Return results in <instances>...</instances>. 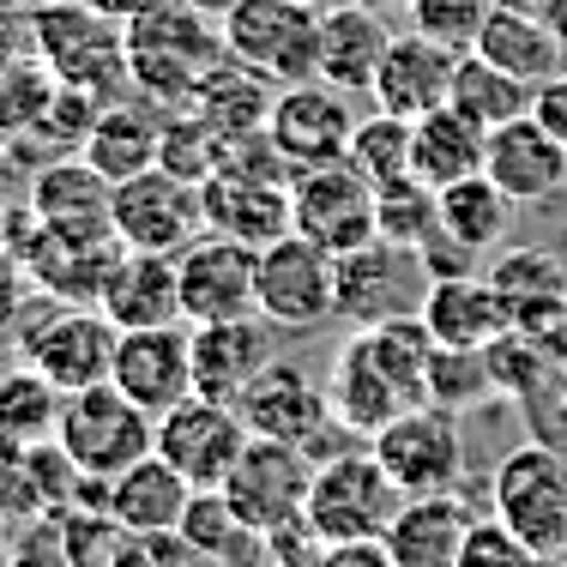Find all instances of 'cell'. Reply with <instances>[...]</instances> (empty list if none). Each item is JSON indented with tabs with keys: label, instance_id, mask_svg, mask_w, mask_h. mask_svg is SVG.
<instances>
[{
	"label": "cell",
	"instance_id": "obj_56",
	"mask_svg": "<svg viewBox=\"0 0 567 567\" xmlns=\"http://www.w3.org/2000/svg\"><path fill=\"white\" fill-rule=\"evenodd\" d=\"M532 567H567V544H549V549H537Z\"/></svg>",
	"mask_w": 567,
	"mask_h": 567
},
{
	"label": "cell",
	"instance_id": "obj_13",
	"mask_svg": "<svg viewBox=\"0 0 567 567\" xmlns=\"http://www.w3.org/2000/svg\"><path fill=\"white\" fill-rule=\"evenodd\" d=\"M369 447L399 483V495H447L465 483V435H458V411L447 404H416L393 416Z\"/></svg>",
	"mask_w": 567,
	"mask_h": 567
},
{
	"label": "cell",
	"instance_id": "obj_40",
	"mask_svg": "<svg viewBox=\"0 0 567 567\" xmlns=\"http://www.w3.org/2000/svg\"><path fill=\"white\" fill-rule=\"evenodd\" d=\"M374 212H381V236L399 241V248H423L441 229V194L429 182H416V175L374 187Z\"/></svg>",
	"mask_w": 567,
	"mask_h": 567
},
{
	"label": "cell",
	"instance_id": "obj_47",
	"mask_svg": "<svg viewBox=\"0 0 567 567\" xmlns=\"http://www.w3.org/2000/svg\"><path fill=\"white\" fill-rule=\"evenodd\" d=\"M532 556H537V549L489 513V519H477L465 532V549H458L453 567H532Z\"/></svg>",
	"mask_w": 567,
	"mask_h": 567
},
{
	"label": "cell",
	"instance_id": "obj_21",
	"mask_svg": "<svg viewBox=\"0 0 567 567\" xmlns=\"http://www.w3.org/2000/svg\"><path fill=\"white\" fill-rule=\"evenodd\" d=\"M423 327L435 332V344L453 350H489L495 339L513 332V302L502 296V284L489 272H453V278H429L423 296Z\"/></svg>",
	"mask_w": 567,
	"mask_h": 567
},
{
	"label": "cell",
	"instance_id": "obj_28",
	"mask_svg": "<svg viewBox=\"0 0 567 567\" xmlns=\"http://www.w3.org/2000/svg\"><path fill=\"white\" fill-rule=\"evenodd\" d=\"M386 43H393L386 12H369L357 0H332L320 12V79L357 97V91L374 85V73L386 61Z\"/></svg>",
	"mask_w": 567,
	"mask_h": 567
},
{
	"label": "cell",
	"instance_id": "obj_46",
	"mask_svg": "<svg viewBox=\"0 0 567 567\" xmlns=\"http://www.w3.org/2000/svg\"><path fill=\"white\" fill-rule=\"evenodd\" d=\"M31 513H49L43 483H37V453L24 441L0 435V519H31Z\"/></svg>",
	"mask_w": 567,
	"mask_h": 567
},
{
	"label": "cell",
	"instance_id": "obj_51",
	"mask_svg": "<svg viewBox=\"0 0 567 567\" xmlns=\"http://www.w3.org/2000/svg\"><path fill=\"white\" fill-rule=\"evenodd\" d=\"M24 55H37V49H31V12L0 7V66H12Z\"/></svg>",
	"mask_w": 567,
	"mask_h": 567
},
{
	"label": "cell",
	"instance_id": "obj_59",
	"mask_svg": "<svg viewBox=\"0 0 567 567\" xmlns=\"http://www.w3.org/2000/svg\"><path fill=\"white\" fill-rule=\"evenodd\" d=\"M495 7H532V12H537V7H544V0H495Z\"/></svg>",
	"mask_w": 567,
	"mask_h": 567
},
{
	"label": "cell",
	"instance_id": "obj_14",
	"mask_svg": "<svg viewBox=\"0 0 567 567\" xmlns=\"http://www.w3.org/2000/svg\"><path fill=\"white\" fill-rule=\"evenodd\" d=\"M248 441H254L248 416L224 399H206V393H187L175 411L157 416V453H164L194 489H224L229 465L241 458Z\"/></svg>",
	"mask_w": 567,
	"mask_h": 567
},
{
	"label": "cell",
	"instance_id": "obj_10",
	"mask_svg": "<svg viewBox=\"0 0 567 567\" xmlns=\"http://www.w3.org/2000/svg\"><path fill=\"white\" fill-rule=\"evenodd\" d=\"M110 224L121 248H145V254H182L206 236V199L199 182H182L164 164L115 182L110 199Z\"/></svg>",
	"mask_w": 567,
	"mask_h": 567
},
{
	"label": "cell",
	"instance_id": "obj_4",
	"mask_svg": "<svg viewBox=\"0 0 567 567\" xmlns=\"http://www.w3.org/2000/svg\"><path fill=\"white\" fill-rule=\"evenodd\" d=\"M31 49L61 85L97 97H115V85L127 79V24L85 0H43L31 12Z\"/></svg>",
	"mask_w": 567,
	"mask_h": 567
},
{
	"label": "cell",
	"instance_id": "obj_26",
	"mask_svg": "<svg viewBox=\"0 0 567 567\" xmlns=\"http://www.w3.org/2000/svg\"><path fill=\"white\" fill-rule=\"evenodd\" d=\"M97 308L115 320L121 332L133 327H169L182 320V272L175 254H145V248H121L110 278H103Z\"/></svg>",
	"mask_w": 567,
	"mask_h": 567
},
{
	"label": "cell",
	"instance_id": "obj_11",
	"mask_svg": "<svg viewBox=\"0 0 567 567\" xmlns=\"http://www.w3.org/2000/svg\"><path fill=\"white\" fill-rule=\"evenodd\" d=\"M489 513L519 532L532 549L567 544V453H556L549 441H525L495 465L489 483Z\"/></svg>",
	"mask_w": 567,
	"mask_h": 567
},
{
	"label": "cell",
	"instance_id": "obj_12",
	"mask_svg": "<svg viewBox=\"0 0 567 567\" xmlns=\"http://www.w3.org/2000/svg\"><path fill=\"white\" fill-rule=\"evenodd\" d=\"M290 224L296 236L320 241L327 254H350L362 241L381 236V212H374V182L350 157L339 164H315L290 175Z\"/></svg>",
	"mask_w": 567,
	"mask_h": 567
},
{
	"label": "cell",
	"instance_id": "obj_35",
	"mask_svg": "<svg viewBox=\"0 0 567 567\" xmlns=\"http://www.w3.org/2000/svg\"><path fill=\"white\" fill-rule=\"evenodd\" d=\"M532 97L537 91L525 85V79H513L507 66H495L489 55H477V49H465L453 66V91H447V103L458 115H471L483 133H495V127H507V121H519V115H532Z\"/></svg>",
	"mask_w": 567,
	"mask_h": 567
},
{
	"label": "cell",
	"instance_id": "obj_45",
	"mask_svg": "<svg viewBox=\"0 0 567 567\" xmlns=\"http://www.w3.org/2000/svg\"><path fill=\"white\" fill-rule=\"evenodd\" d=\"M404 12H411V31H423V37H435V43L465 55V49H477L495 0H411Z\"/></svg>",
	"mask_w": 567,
	"mask_h": 567
},
{
	"label": "cell",
	"instance_id": "obj_36",
	"mask_svg": "<svg viewBox=\"0 0 567 567\" xmlns=\"http://www.w3.org/2000/svg\"><path fill=\"white\" fill-rule=\"evenodd\" d=\"M441 229H447L453 241H465L471 254H489L507 241L513 229V199L495 187V175H465V182L441 187Z\"/></svg>",
	"mask_w": 567,
	"mask_h": 567
},
{
	"label": "cell",
	"instance_id": "obj_23",
	"mask_svg": "<svg viewBox=\"0 0 567 567\" xmlns=\"http://www.w3.org/2000/svg\"><path fill=\"white\" fill-rule=\"evenodd\" d=\"M272 320L266 315H236V320H206L194 327V393L236 404L248 381L278 357L272 350Z\"/></svg>",
	"mask_w": 567,
	"mask_h": 567
},
{
	"label": "cell",
	"instance_id": "obj_33",
	"mask_svg": "<svg viewBox=\"0 0 567 567\" xmlns=\"http://www.w3.org/2000/svg\"><path fill=\"white\" fill-rule=\"evenodd\" d=\"M157 145H164V115H152L145 103H103L97 121H91L85 157L97 164L110 182H127V175L157 164Z\"/></svg>",
	"mask_w": 567,
	"mask_h": 567
},
{
	"label": "cell",
	"instance_id": "obj_54",
	"mask_svg": "<svg viewBox=\"0 0 567 567\" xmlns=\"http://www.w3.org/2000/svg\"><path fill=\"white\" fill-rule=\"evenodd\" d=\"M85 7H97V12H110V19H121V24H127L133 12H145L152 0H85Z\"/></svg>",
	"mask_w": 567,
	"mask_h": 567
},
{
	"label": "cell",
	"instance_id": "obj_30",
	"mask_svg": "<svg viewBox=\"0 0 567 567\" xmlns=\"http://www.w3.org/2000/svg\"><path fill=\"white\" fill-rule=\"evenodd\" d=\"M483 164H489V133L471 115H458L453 103L411 121V175L429 182L435 194L465 182V175H483Z\"/></svg>",
	"mask_w": 567,
	"mask_h": 567
},
{
	"label": "cell",
	"instance_id": "obj_7",
	"mask_svg": "<svg viewBox=\"0 0 567 567\" xmlns=\"http://www.w3.org/2000/svg\"><path fill=\"white\" fill-rule=\"evenodd\" d=\"M254 315H266L278 332H315L339 320V254H327L296 229L266 241L260 278H254Z\"/></svg>",
	"mask_w": 567,
	"mask_h": 567
},
{
	"label": "cell",
	"instance_id": "obj_42",
	"mask_svg": "<svg viewBox=\"0 0 567 567\" xmlns=\"http://www.w3.org/2000/svg\"><path fill=\"white\" fill-rule=\"evenodd\" d=\"M483 399H502L495 393V374H489V350L435 344V362H429V404L471 411V404H483Z\"/></svg>",
	"mask_w": 567,
	"mask_h": 567
},
{
	"label": "cell",
	"instance_id": "obj_32",
	"mask_svg": "<svg viewBox=\"0 0 567 567\" xmlns=\"http://www.w3.org/2000/svg\"><path fill=\"white\" fill-rule=\"evenodd\" d=\"M477 55H489L495 66H507V73L525 79L532 91L567 66L556 31H549L544 12H532V7H495L489 24H483V37H477Z\"/></svg>",
	"mask_w": 567,
	"mask_h": 567
},
{
	"label": "cell",
	"instance_id": "obj_61",
	"mask_svg": "<svg viewBox=\"0 0 567 567\" xmlns=\"http://www.w3.org/2000/svg\"><path fill=\"white\" fill-rule=\"evenodd\" d=\"M302 7H320V12H327V7H332V0H302Z\"/></svg>",
	"mask_w": 567,
	"mask_h": 567
},
{
	"label": "cell",
	"instance_id": "obj_38",
	"mask_svg": "<svg viewBox=\"0 0 567 567\" xmlns=\"http://www.w3.org/2000/svg\"><path fill=\"white\" fill-rule=\"evenodd\" d=\"M66 567H152V537L115 513H61Z\"/></svg>",
	"mask_w": 567,
	"mask_h": 567
},
{
	"label": "cell",
	"instance_id": "obj_2",
	"mask_svg": "<svg viewBox=\"0 0 567 567\" xmlns=\"http://www.w3.org/2000/svg\"><path fill=\"white\" fill-rule=\"evenodd\" d=\"M224 55V24L194 12L187 0H152L127 19V85H140L145 103L187 110L199 79Z\"/></svg>",
	"mask_w": 567,
	"mask_h": 567
},
{
	"label": "cell",
	"instance_id": "obj_39",
	"mask_svg": "<svg viewBox=\"0 0 567 567\" xmlns=\"http://www.w3.org/2000/svg\"><path fill=\"white\" fill-rule=\"evenodd\" d=\"M182 537L206 544L212 556H224L236 567H260L266 561V537L229 507L224 489H194V502H187V513H182Z\"/></svg>",
	"mask_w": 567,
	"mask_h": 567
},
{
	"label": "cell",
	"instance_id": "obj_22",
	"mask_svg": "<svg viewBox=\"0 0 567 567\" xmlns=\"http://www.w3.org/2000/svg\"><path fill=\"white\" fill-rule=\"evenodd\" d=\"M483 169L495 175V187L513 206H549V199L567 194V145L537 115H519L507 127H495Z\"/></svg>",
	"mask_w": 567,
	"mask_h": 567
},
{
	"label": "cell",
	"instance_id": "obj_57",
	"mask_svg": "<svg viewBox=\"0 0 567 567\" xmlns=\"http://www.w3.org/2000/svg\"><path fill=\"white\" fill-rule=\"evenodd\" d=\"M357 7H369V12H404L411 0H357Z\"/></svg>",
	"mask_w": 567,
	"mask_h": 567
},
{
	"label": "cell",
	"instance_id": "obj_3",
	"mask_svg": "<svg viewBox=\"0 0 567 567\" xmlns=\"http://www.w3.org/2000/svg\"><path fill=\"white\" fill-rule=\"evenodd\" d=\"M115 339H121V327L97 302H61V296H43V290H37V302L24 296L19 320H12L19 357L31 362V369H43L61 393L110 381Z\"/></svg>",
	"mask_w": 567,
	"mask_h": 567
},
{
	"label": "cell",
	"instance_id": "obj_58",
	"mask_svg": "<svg viewBox=\"0 0 567 567\" xmlns=\"http://www.w3.org/2000/svg\"><path fill=\"white\" fill-rule=\"evenodd\" d=\"M0 567H19V561H12V544H7V537H0Z\"/></svg>",
	"mask_w": 567,
	"mask_h": 567
},
{
	"label": "cell",
	"instance_id": "obj_50",
	"mask_svg": "<svg viewBox=\"0 0 567 567\" xmlns=\"http://www.w3.org/2000/svg\"><path fill=\"white\" fill-rule=\"evenodd\" d=\"M532 115L544 121L549 133H556V140L567 145V66L556 79H544V85H537V97H532Z\"/></svg>",
	"mask_w": 567,
	"mask_h": 567
},
{
	"label": "cell",
	"instance_id": "obj_27",
	"mask_svg": "<svg viewBox=\"0 0 567 567\" xmlns=\"http://www.w3.org/2000/svg\"><path fill=\"white\" fill-rule=\"evenodd\" d=\"M110 199H115V182H110L97 164H91L85 152L49 164V169L31 182V212H37L49 229H66V236H115Z\"/></svg>",
	"mask_w": 567,
	"mask_h": 567
},
{
	"label": "cell",
	"instance_id": "obj_55",
	"mask_svg": "<svg viewBox=\"0 0 567 567\" xmlns=\"http://www.w3.org/2000/svg\"><path fill=\"white\" fill-rule=\"evenodd\" d=\"M187 7H194V12H206V19H218V24H224L229 12L241 7V0H187Z\"/></svg>",
	"mask_w": 567,
	"mask_h": 567
},
{
	"label": "cell",
	"instance_id": "obj_5",
	"mask_svg": "<svg viewBox=\"0 0 567 567\" xmlns=\"http://www.w3.org/2000/svg\"><path fill=\"white\" fill-rule=\"evenodd\" d=\"M399 483L386 477V465L374 458V447H339L327 458H315V483H308V507L302 519L315 525L327 544L344 537H381L399 513Z\"/></svg>",
	"mask_w": 567,
	"mask_h": 567
},
{
	"label": "cell",
	"instance_id": "obj_43",
	"mask_svg": "<svg viewBox=\"0 0 567 567\" xmlns=\"http://www.w3.org/2000/svg\"><path fill=\"white\" fill-rule=\"evenodd\" d=\"M157 164L182 182H206L218 169V127L194 110H175L164 115V145H157Z\"/></svg>",
	"mask_w": 567,
	"mask_h": 567
},
{
	"label": "cell",
	"instance_id": "obj_20",
	"mask_svg": "<svg viewBox=\"0 0 567 567\" xmlns=\"http://www.w3.org/2000/svg\"><path fill=\"white\" fill-rule=\"evenodd\" d=\"M110 381L127 393L140 411L164 416L194 393V327H133L115 339V369Z\"/></svg>",
	"mask_w": 567,
	"mask_h": 567
},
{
	"label": "cell",
	"instance_id": "obj_8",
	"mask_svg": "<svg viewBox=\"0 0 567 567\" xmlns=\"http://www.w3.org/2000/svg\"><path fill=\"white\" fill-rule=\"evenodd\" d=\"M224 49L241 66L266 73L272 85L320 79V7L302 0H241L224 19Z\"/></svg>",
	"mask_w": 567,
	"mask_h": 567
},
{
	"label": "cell",
	"instance_id": "obj_41",
	"mask_svg": "<svg viewBox=\"0 0 567 567\" xmlns=\"http://www.w3.org/2000/svg\"><path fill=\"white\" fill-rule=\"evenodd\" d=\"M350 164L369 175L374 187L411 175V121H404V115H386V110L362 115L357 133H350Z\"/></svg>",
	"mask_w": 567,
	"mask_h": 567
},
{
	"label": "cell",
	"instance_id": "obj_16",
	"mask_svg": "<svg viewBox=\"0 0 567 567\" xmlns=\"http://www.w3.org/2000/svg\"><path fill=\"white\" fill-rule=\"evenodd\" d=\"M308 483H315V453L290 447V441L254 435L248 447H241V458L229 465L224 495H229V507H236L241 519L266 537V532H278V525L302 519Z\"/></svg>",
	"mask_w": 567,
	"mask_h": 567
},
{
	"label": "cell",
	"instance_id": "obj_24",
	"mask_svg": "<svg viewBox=\"0 0 567 567\" xmlns=\"http://www.w3.org/2000/svg\"><path fill=\"white\" fill-rule=\"evenodd\" d=\"M453 66H458V49L435 43V37H423V31L393 37V43H386L381 73H374V85H369L374 110L404 115V121L441 110L447 91H453Z\"/></svg>",
	"mask_w": 567,
	"mask_h": 567
},
{
	"label": "cell",
	"instance_id": "obj_44",
	"mask_svg": "<svg viewBox=\"0 0 567 567\" xmlns=\"http://www.w3.org/2000/svg\"><path fill=\"white\" fill-rule=\"evenodd\" d=\"M55 85H61V79L49 73L37 55L0 66V133H31L37 121H43L49 97H55Z\"/></svg>",
	"mask_w": 567,
	"mask_h": 567
},
{
	"label": "cell",
	"instance_id": "obj_17",
	"mask_svg": "<svg viewBox=\"0 0 567 567\" xmlns=\"http://www.w3.org/2000/svg\"><path fill=\"white\" fill-rule=\"evenodd\" d=\"M357 110H350V91L327 85V79H308V85H284L266 115V133L284 152L290 169H315V164H339L350 157V133H357Z\"/></svg>",
	"mask_w": 567,
	"mask_h": 567
},
{
	"label": "cell",
	"instance_id": "obj_37",
	"mask_svg": "<svg viewBox=\"0 0 567 567\" xmlns=\"http://www.w3.org/2000/svg\"><path fill=\"white\" fill-rule=\"evenodd\" d=\"M61 404H66L61 386L49 381L43 369H31V362L19 357L7 374H0V435H7V441H24V447H37V441H55Z\"/></svg>",
	"mask_w": 567,
	"mask_h": 567
},
{
	"label": "cell",
	"instance_id": "obj_31",
	"mask_svg": "<svg viewBox=\"0 0 567 567\" xmlns=\"http://www.w3.org/2000/svg\"><path fill=\"white\" fill-rule=\"evenodd\" d=\"M187 502H194V483H187L164 453H145V458H133L121 477H110V513L145 537L182 532Z\"/></svg>",
	"mask_w": 567,
	"mask_h": 567
},
{
	"label": "cell",
	"instance_id": "obj_18",
	"mask_svg": "<svg viewBox=\"0 0 567 567\" xmlns=\"http://www.w3.org/2000/svg\"><path fill=\"white\" fill-rule=\"evenodd\" d=\"M12 254H19L24 278H31L43 296H61V302H97L121 241L115 236H66V229H49L31 212V218H19V229H12Z\"/></svg>",
	"mask_w": 567,
	"mask_h": 567
},
{
	"label": "cell",
	"instance_id": "obj_1",
	"mask_svg": "<svg viewBox=\"0 0 567 567\" xmlns=\"http://www.w3.org/2000/svg\"><path fill=\"white\" fill-rule=\"evenodd\" d=\"M429 362H435V332L423 327V315H393L357 327L332 357L327 399L339 429L357 441H374L393 416L429 404Z\"/></svg>",
	"mask_w": 567,
	"mask_h": 567
},
{
	"label": "cell",
	"instance_id": "obj_49",
	"mask_svg": "<svg viewBox=\"0 0 567 567\" xmlns=\"http://www.w3.org/2000/svg\"><path fill=\"white\" fill-rule=\"evenodd\" d=\"M315 567H399L386 537H344V544H327Z\"/></svg>",
	"mask_w": 567,
	"mask_h": 567
},
{
	"label": "cell",
	"instance_id": "obj_60",
	"mask_svg": "<svg viewBox=\"0 0 567 567\" xmlns=\"http://www.w3.org/2000/svg\"><path fill=\"white\" fill-rule=\"evenodd\" d=\"M0 229H7V194H0Z\"/></svg>",
	"mask_w": 567,
	"mask_h": 567
},
{
	"label": "cell",
	"instance_id": "obj_29",
	"mask_svg": "<svg viewBox=\"0 0 567 567\" xmlns=\"http://www.w3.org/2000/svg\"><path fill=\"white\" fill-rule=\"evenodd\" d=\"M471 507L458 502V489L447 495H404L393 525H386V549H393L399 567H453L458 549H465V532H471Z\"/></svg>",
	"mask_w": 567,
	"mask_h": 567
},
{
	"label": "cell",
	"instance_id": "obj_19",
	"mask_svg": "<svg viewBox=\"0 0 567 567\" xmlns=\"http://www.w3.org/2000/svg\"><path fill=\"white\" fill-rule=\"evenodd\" d=\"M175 272H182V320H187V327L254 315V278H260V248H248V241L206 229V236H199L194 248L175 254Z\"/></svg>",
	"mask_w": 567,
	"mask_h": 567
},
{
	"label": "cell",
	"instance_id": "obj_25",
	"mask_svg": "<svg viewBox=\"0 0 567 567\" xmlns=\"http://www.w3.org/2000/svg\"><path fill=\"white\" fill-rule=\"evenodd\" d=\"M199 199H206V229L218 236H236L248 248H266V241L290 236V182H272V175H236V169H212L199 182Z\"/></svg>",
	"mask_w": 567,
	"mask_h": 567
},
{
	"label": "cell",
	"instance_id": "obj_62",
	"mask_svg": "<svg viewBox=\"0 0 567 567\" xmlns=\"http://www.w3.org/2000/svg\"><path fill=\"white\" fill-rule=\"evenodd\" d=\"M561 393H567V386H561Z\"/></svg>",
	"mask_w": 567,
	"mask_h": 567
},
{
	"label": "cell",
	"instance_id": "obj_34",
	"mask_svg": "<svg viewBox=\"0 0 567 567\" xmlns=\"http://www.w3.org/2000/svg\"><path fill=\"white\" fill-rule=\"evenodd\" d=\"M272 97H278L272 79L254 73V66H241L236 55H224L206 79H199V91H194V103H187V110L206 115L212 127H218V140H224V133L266 127V115H272Z\"/></svg>",
	"mask_w": 567,
	"mask_h": 567
},
{
	"label": "cell",
	"instance_id": "obj_53",
	"mask_svg": "<svg viewBox=\"0 0 567 567\" xmlns=\"http://www.w3.org/2000/svg\"><path fill=\"white\" fill-rule=\"evenodd\" d=\"M537 12H544V24L556 31V43H561V61H567V0H544Z\"/></svg>",
	"mask_w": 567,
	"mask_h": 567
},
{
	"label": "cell",
	"instance_id": "obj_9",
	"mask_svg": "<svg viewBox=\"0 0 567 567\" xmlns=\"http://www.w3.org/2000/svg\"><path fill=\"white\" fill-rule=\"evenodd\" d=\"M236 411L248 416L254 435L290 441V447H308L315 458L339 453L332 441L350 435V429H339V416H332L327 381H315L302 362H284V357H272L260 374H254L248 393L236 399ZM350 441H357V435H350Z\"/></svg>",
	"mask_w": 567,
	"mask_h": 567
},
{
	"label": "cell",
	"instance_id": "obj_48",
	"mask_svg": "<svg viewBox=\"0 0 567 567\" xmlns=\"http://www.w3.org/2000/svg\"><path fill=\"white\" fill-rule=\"evenodd\" d=\"M152 567H236V561L212 556L206 544H194V537H182V532H157L152 537Z\"/></svg>",
	"mask_w": 567,
	"mask_h": 567
},
{
	"label": "cell",
	"instance_id": "obj_6",
	"mask_svg": "<svg viewBox=\"0 0 567 567\" xmlns=\"http://www.w3.org/2000/svg\"><path fill=\"white\" fill-rule=\"evenodd\" d=\"M55 441L66 447V458H73L79 471H91V477H121L133 458L157 453V416L140 411L115 381H97V386L66 393Z\"/></svg>",
	"mask_w": 567,
	"mask_h": 567
},
{
	"label": "cell",
	"instance_id": "obj_52",
	"mask_svg": "<svg viewBox=\"0 0 567 567\" xmlns=\"http://www.w3.org/2000/svg\"><path fill=\"white\" fill-rule=\"evenodd\" d=\"M24 266H19V254L12 248H0V327L7 320H19V308H24Z\"/></svg>",
	"mask_w": 567,
	"mask_h": 567
},
{
	"label": "cell",
	"instance_id": "obj_15",
	"mask_svg": "<svg viewBox=\"0 0 567 567\" xmlns=\"http://www.w3.org/2000/svg\"><path fill=\"white\" fill-rule=\"evenodd\" d=\"M423 296H429V272H423V254L399 248V241L374 236L362 248L339 254V320L350 327H374V320H393V315H423Z\"/></svg>",
	"mask_w": 567,
	"mask_h": 567
}]
</instances>
